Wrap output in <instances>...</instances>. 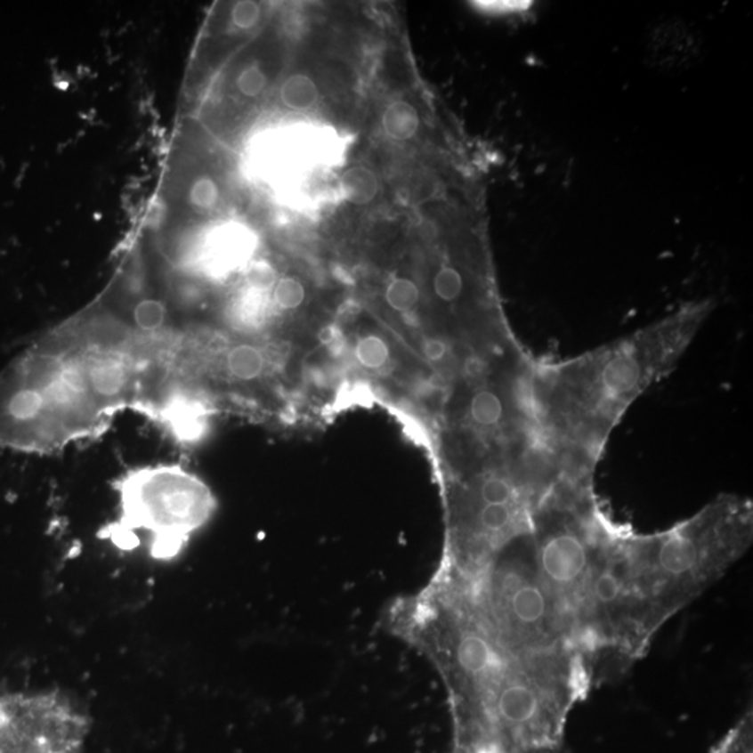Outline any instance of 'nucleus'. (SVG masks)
Instances as JSON below:
<instances>
[{"label": "nucleus", "instance_id": "nucleus-1", "mask_svg": "<svg viewBox=\"0 0 753 753\" xmlns=\"http://www.w3.org/2000/svg\"><path fill=\"white\" fill-rule=\"evenodd\" d=\"M384 625L441 676L454 753H486L496 741L526 737L546 723L554 702L567 700L499 646L459 583L441 573L391 603Z\"/></svg>", "mask_w": 753, "mask_h": 753}, {"label": "nucleus", "instance_id": "nucleus-2", "mask_svg": "<svg viewBox=\"0 0 753 753\" xmlns=\"http://www.w3.org/2000/svg\"><path fill=\"white\" fill-rule=\"evenodd\" d=\"M711 310V300L688 303L599 351L563 363H536L538 425L570 474L593 477L628 408L671 371Z\"/></svg>", "mask_w": 753, "mask_h": 753}, {"label": "nucleus", "instance_id": "nucleus-3", "mask_svg": "<svg viewBox=\"0 0 753 753\" xmlns=\"http://www.w3.org/2000/svg\"><path fill=\"white\" fill-rule=\"evenodd\" d=\"M105 412L80 346L52 332L0 373V447L52 454L107 432Z\"/></svg>", "mask_w": 753, "mask_h": 753}, {"label": "nucleus", "instance_id": "nucleus-4", "mask_svg": "<svg viewBox=\"0 0 753 753\" xmlns=\"http://www.w3.org/2000/svg\"><path fill=\"white\" fill-rule=\"evenodd\" d=\"M752 504L725 496L656 535L631 531L637 587L661 625L713 585L748 550Z\"/></svg>", "mask_w": 753, "mask_h": 753}, {"label": "nucleus", "instance_id": "nucleus-5", "mask_svg": "<svg viewBox=\"0 0 753 753\" xmlns=\"http://www.w3.org/2000/svg\"><path fill=\"white\" fill-rule=\"evenodd\" d=\"M117 519L101 529L100 538L120 551H133L145 541L150 557L172 563L181 557L197 531L213 518V491L181 465L134 467L113 484Z\"/></svg>", "mask_w": 753, "mask_h": 753}, {"label": "nucleus", "instance_id": "nucleus-6", "mask_svg": "<svg viewBox=\"0 0 753 753\" xmlns=\"http://www.w3.org/2000/svg\"><path fill=\"white\" fill-rule=\"evenodd\" d=\"M265 354L258 346L238 344L225 354V368L238 381L257 380L265 370Z\"/></svg>", "mask_w": 753, "mask_h": 753}, {"label": "nucleus", "instance_id": "nucleus-7", "mask_svg": "<svg viewBox=\"0 0 753 753\" xmlns=\"http://www.w3.org/2000/svg\"><path fill=\"white\" fill-rule=\"evenodd\" d=\"M467 415L474 425L480 428H496L506 418V402L502 395L491 388H479L470 396Z\"/></svg>", "mask_w": 753, "mask_h": 753}, {"label": "nucleus", "instance_id": "nucleus-8", "mask_svg": "<svg viewBox=\"0 0 753 753\" xmlns=\"http://www.w3.org/2000/svg\"><path fill=\"white\" fill-rule=\"evenodd\" d=\"M341 189L349 203L354 206H368L378 194L380 181L370 167L358 165L349 167L348 171L342 174Z\"/></svg>", "mask_w": 753, "mask_h": 753}, {"label": "nucleus", "instance_id": "nucleus-9", "mask_svg": "<svg viewBox=\"0 0 753 753\" xmlns=\"http://www.w3.org/2000/svg\"><path fill=\"white\" fill-rule=\"evenodd\" d=\"M384 132L393 140H410L420 129V115L408 101H395L383 113Z\"/></svg>", "mask_w": 753, "mask_h": 753}, {"label": "nucleus", "instance_id": "nucleus-10", "mask_svg": "<svg viewBox=\"0 0 753 753\" xmlns=\"http://www.w3.org/2000/svg\"><path fill=\"white\" fill-rule=\"evenodd\" d=\"M319 95V88L314 80L300 73L287 77L280 88V100L285 103V107L293 110L310 109L316 105Z\"/></svg>", "mask_w": 753, "mask_h": 753}, {"label": "nucleus", "instance_id": "nucleus-11", "mask_svg": "<svg viewBox=\"0 0 753 753\" xmlns=\"http://www.w3.org/2000/svg\"><path fill=\"white\" fill-rule=\"evenodd\" d=\"M354 354L363 368L378 370L390 360V346L380 336L368 335L359 339Z\"/></svg>", "mask_w": 753, "mask_h": 753}, {"label": "nucleus", "instance_id": "nucleus-12", "mask_svg": "<svg viewBox=\"0 0 753 753\" xmlns=\"http://www.w3.org/2000/svg\"><path fill=\"white\" fill-rule=\"evenodd\" d=\"M385 300L395 312H410L420 300V290L412 279L395 278L386 287Z\"/></svg>", "mask_w": 753, "mask_h": 753}, {"label": "nucleus", "instance_id": "nucleus-13", "mask_svg": "<svg viewBox=\"0 0 753 753\" xmlns=\"http://www.w3.org/2000/svg\"><path fill=\"white\" fill-rule=\"evenodd\" d=\"M435 296L445 303H452L464 295V275L454 265H442L433 280Z\"/></svg>", "mask_w": 753, "mask_h": 753}, {"label": "nucleus", "instance_id": "nucleus-14", "mask_svg": "<svg viewBox=\"0 0 753 753\" xmlns=\"http://www.w3.org/2000/svg\"><path fill=\"white\" fill-rule=\"evenodd\" d=\"M274 299L280 309H297L306 299V290L296 278H280L274 287Z\"/></svg>", "mask_w": 753, "mask_h": 753}, {"label": "nucleus", "instance_id": "nucleus-15", "mask_svg": "<svg viewBox=\"0 0 753 753\" xmlns=\"http://www.w3.org/2000/svg\"><path fill=\"white\" fill-rule=\"evenodd\" d=\"M246 280L257 292H268L277 285V270L270 261H255L246 271Z\"/></svg>", "mask_w": 753, "mask_h": 753}, {"label": "nucleus", "instance_id": "nucleus-16", "mask_svg": "<svg viewBox=\"0 0 753 753\" xmlns=\"http://www.w3.org/2000/svg\"><path fill=\"white\" fill-rule=\"evenodd\" d=\"M715 753H752V723L745 717L735 730L723 741Z\"/></svg>", "mask_w": 753, "mask_h": 753}, {"label": "nucleus", "instance_id": "nucleus-17", "mask_svg": "<svg viewBox=\"0 0 753 753\" xmlns=\"http://www.w3.org/2000/svg\"><path fill=\"white\" fill-rule=\"evenodd\" d=\"M219 200V187L213 177L203 176L194 182L190 189V201L196 208L208 211Z\"/></svg>", "mask_w": 753, "mask_h": 753}, {"label": "nucleus", "instance_id": "nucleus-18", "mask_svg": "<svg viewBox=\"0 0 753 753\" xmlns=\"http://www.w3.org/2000/svg\"><path fill=\"white\" fill-rule=\"evenodd\" d=\"M267 84L264 71L257 65L248 66L239 75L238 88L246 97H257Z\"/></svg>", "mask_w": 753, "mask_h": 753}, {"label": "nucleus", "instance_id": "nucleus-19", "mask_svg": "<svg viewBox=\"0 0 753 753\" xmlns=\"http://www.w3.org/2000/svg\"><path fill=\"white\" fill-rule=\"evenodd\" d=\"M261 9L255 2L245 0L235 4L232 10V21L238 28H253L260 20Z\"/></svg>", "mask_w": 753, "mask_h": 753}, {"label": "nucleus", "instance_id": "nucleus-20", "mask_svg": "<svg viewBox=\"0 0 753 753\" xmlns=\"http://www.w3.org/2000/svg\"><path fill=\"white\" fill-rule=\"evenodd\" d=\"M448 354V344L440 338L427 339L423 344V356L432 363H440Z\"/></svg>", "mask_w": 753, "mask_h": 753}]
</instances>
